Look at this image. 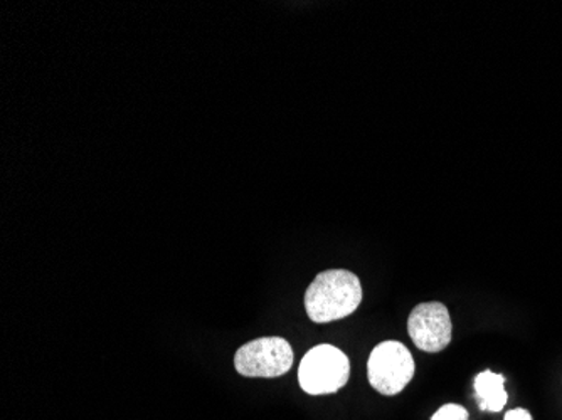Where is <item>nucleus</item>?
Instances as JSON below:
<instances>
[{
    "label": "nucleus",
    "instance_id": "4",
    "mask_svg": "<svg viewBox=\"0 0 562 420\" xmlns=\"http://www.w3.org/2000/svg\"><path fill=\"white\" fill-rule=\"evenodd\" d=\"M292 347L285 338L267 337L249 341L236 352L235 366L245 377L274 378L292 368Z\"/></svg>",
    "mask_w": 562,
    "mask_h": 420
},
{
    "label": "nucleus",
    "instance_id": "1",
    "mask_svg": "<svg viewBox=\"0 0 562 420\" xmlns=\"http://www.w3.org/2000/svg\"><path fill=\"white\" fill-rule=\"evenodd\" d=\"M361 302V281L346 270H330L317 274L305 293L306 315L315 323L342 320L352 315Z\"/></svg>",
    "mask_w": 562,
    "mask_h": 420
},
{
    "label": "nucleus",
    "instance_id": "7",
    "mask_svg": "<svg viewBox=\"0 0 562 420\" xmlns=\"http://www.w3.org/2000/svg\"><path fill=\"white\" fill-rule=\"evenodd\" d=\"M431 420H470L469 410L457 404H447L438 409V412L431 417Z\"/></svg>",
    "mask_w": 562,
    "mask_h": 420
},
{
    "label": "nucleus",
    "instance_id": "3",
    "mask_svg": "<svg viewBox=\"0 0 562 420\" xmlns=\"http://www.w3.org/2000/svg\"><path fill=\"white\" fill-rule=\"evenodd\" d=\"M412 352L400 341H382L368 362L369 384L382 396H397L415 377Z\"/></svg>",
    "mask_w": 562,
    "mask_h": 420
},
{
    "label": "nucleus",
    "instance_id": "6",
    "mask_svg": "<svg viewBox=\"0 0 562 420\" xmlns=\"http://www.w3.org/2000/svg\"><path fill=\"white\" fill-rule=\"evenodd\" d=\"M475 399L480 410L485 412H501L507 404V391H505V377L494 372L485 371L476 375Z\"/></svg>",
    "mask_w": 562,
    "mask_h": 420
},
{
    "label": "nucleus",
    "instance_id": "8",
    "mask_svg": "<svg viewBox=\"0 0 562 420\" xmlns=\"http://www.w3.org/2000/svg\"><path fill=\"white\" fill-rule=\"evenodd\" d=\"M504 420H533L526 409H513L505 413Z\"/></svg>",
    "mask_w": 562,
    "mask_h": 420
},
{
    "label": "nucleus",
    "instance_id": "2",
    "mask_svg": "<svg viewBox=\"0 0 562 420\" xmlns=\"http://www.w3.org/2000/svg\"><path fill=\"white\" fill-rule=\"evenodd\" d=\"M349 359L337 347H314L300 363V387L308 396L336 394L349 382Z\"/></svg>",
    "mask_w": 562,
    "mask_h": 420
},
{
    "label": "nucleus",
    "instance_id": "5",
    "mask_svg": "<svg viewBox=\"0 0 562 420\" xmlns=\"http://www.w3.org/2000/svg\"><path fill=\"white\" fill-rule=\"evenodd\" d=\"M451 318L443 303H422L407 318V333L426 353H438L451 341Z\"/></svg>",
    "mask_w": 562,
    "mask_h": 420
}]
</instances>
